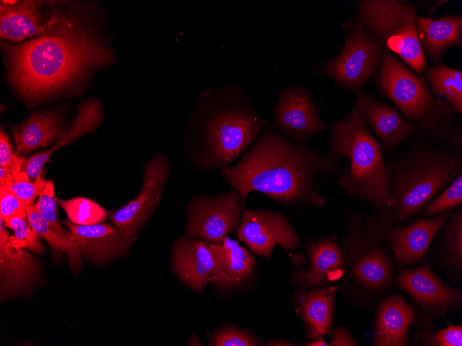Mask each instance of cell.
Returning a JSON list of instances; mask_svg holds the SVG:
<instances>
[{"label":"cell","mask_w":462,"mask_h":346,"mask_svg":"<svg viewBox=\"0 0 462 346\" xmlns=\"http://www.w3.org/2000/svg\"><path fill=\"white\" fill-rule=\"evenodd\" d=\"M220 170L222 178L241 199L259 191L290 206L323 207L324 179L346 173L341 158L319 151L308 142L295 143L268 125L237 164Z\"/></svg>","instance_id":"cell-1"},{"label":"cell","mask_w":462,"mask_h":346,"mask_svg":"<svg viewBox=\"0 0 462 346\" xmlns=\"http://www.w3.org/2000/svg\"><path fill=\"white\" fill-rule=\"evenodd\" d=\"M8 80L28 104L75 88L93 70L115 62L111 48L71 19L56 17L47 30L19 44H1Z\"/></svg>","instance_id":"cell-2"},{"label":"cell","mask_w":462,"mask_h":346,"mask_svg":"<svg viewBox=\"0 0 462 346\" xmlns=\"http://www.w3.org/2000/svg\"><path fill=\"white\" fill-rule=\"evenodd\" d=\"M241 86L206 89L187 116L183 153L199 172L231 165L268 125Z\"/></svg>","instance_id":"cell-3"},{"label":"cell","mask_w":462,"mask_h":346,"mask_svg":"<svg viewBox=\"0 0 462 346\" xmlns=\"http://www.w3.org/2000/svg\"><path fill=\"white\" fill-rule=\"evenodd\" d=\"M387 165L391 205L389 217L403 224L462 173V152L449 146H433L421 135Z\"/></svg>","instance_id":"cell-4"},{"label":"cell","mask_w":462,"mask_h":346,"mask_svg":"<svg viewBox=\"0 0 462 346\" xmlns=\"http://www.w3.org/2000/svg\"><path fill=\"white\" fill-rule=\"evenodd\" d=\"M378 75L380 92L391 99L424 139L462 152V133L456 113L429 91L425 78L383 50Z\"/></svg>","instance_id":"cell-5"},{"label":"cell","mask_w":462,"mask_h":346,"mask_svg":"<svg viewBox=\"0 0 462 346\" xmlns=\"http://www.w3.org/2000/svg\"><path fill=\"white\" fill-rule=\"evenodd\" d=\"M328 153L349 160V171L338 178L339 187L349 196L368 202L375 209L391 205L387 165L379 142L354 106L330 126Z\"/></svg>","instance_id":"cell-6"},{"label":"cell","mask_w":462,"mask_h":346,"mask_svg":"<svg viewBox=\"0 0 462 346\" xmlns=\"http://www.w3.org/2000/svg\"><path fill=\"white\" fill-rule=\"evenodd\" d=\"M340 244L344 273L337 285L338 291L352 307L371 312L392 284L393 256L385 245L368 238L364 215L355 210L344 213Z\"/></svg>","instance_id":"cell-7"},{"label":"cell","mask_w":462,"mask_h":346,"mask_svg":"<svg viewBox=\"0 0 462 346\" xmlns=\"http://www.w3.org/2000/svg\"><path fill=\"white\" fill-rule=\"evenodd\" d=\"M355 18L363 29L396 54L416 74L425 68L427 59L418 38V15L414 2L404 0H358Z\"/></svg>","instance_id":"cell-8"},{"label":"cell","mask_w":462,"mask_h":346,"mask_svg":"<svg viewBox=\"0 0 462 346\" xmlns=\"http://www.w3.org/2000/svg\"><path fill=\"white\" fill-rule=\"evenodd\" d=\"M344 44L335 57L312 68L313 75L332 79L335 86L355 94L380 65L383 48L355 17L342 24Z\"/></svg>","instance_id":"cell-9"},{"label":"cell","mask_w":462,"mask_h":346,"mask_svg":"<svg viewBox=\"0 0 462 346\" xmlns=\"http://www.w3.org/2000/svg\"><path fill=\"white\" fill-rule=\"evenodd\" d=\"M452 213L451 210L397 226L391 221L387 209H374L364 215V224L368 238L389 249L402 268L424 260L436 235Z\"/></svg>","instance_id":"cell-10"},{"label":"cell","mask_w":462,"mask_h":346,"mask_svg":"<svg viewBox=\"0 0 462 346\" xmlns=\"http://www.w3.org/2000/svg\"><path fill=\"white\" fill-rule=\"evenodd\" d=\"M396 284L420 308L414 325L416 332L434 330V319L462 309V291L442 281L428 262L415 268H400Z\"/></svg>","instance_id":"cell-11"},{"label":"cell","mask_w":462,"mask_h":346,"mask_svg":"<svg viewBox=\"0 0 462 346\" xmlns=\"http://www.w3.org/2000/svg\"><path fill=\"white\" fill-rule=\"evenodd\" d=\"M241 199L237 191L219 195H196L186 206L185 234L212 244H221L239 228Z\"/></svg>","instance_id":"cell-12"},{"label":"cell","mask_w":462,"mask_h":346,"mask_svg":"<svg viewBox=\"0 0 462 346\" xmlns=\"http://www.w3.org/2000/svg\"><path fill=\"white\" fill-rule=\"evenodd\" d=\"M272 116L271 126L295 143H307L317 133L330 128L313 93L302 82L281 88Z\"/></svg>","instance_id":"cell-13"},{"label":"cell","mask_w":462,"mask_h":346,"mask_svg":"<svg viewBox=\"0 0 462 346\" xmlns=\"http://www.w3.org/2000/svg\"><path fill=\"white\" fill-rule=\"evenodd\" d=\"M172 170V164L164 154H155L143 165V184L140 193L109 215V220L133 242L160 204Z\"/></svg>","instance_id":"cell-14"},{"label":"cell","mask_w":462,"mask_h":346,"mask_svg":"<svg viewBox=\"0 0 462 346\" xmlns=\"http://www.w3.org/2000/svg\"><path fill=\"white\" fill-rule=\"evenodd\" d=\"M237 236L256 255L270 260L275 247L293 251L302 242L294 227L281 212L266 209L242 211Z\"/></svg>","instance_id":"cell-15"},{"label":"cell","mask_w":462,"mask_h":346,"mask_svg":"<svg viewBox=\"0 0 462 346\" xmlns=\"http://www.w3.org/2000/svg\"><path fill=\"white\" fill-rule=\"evenodd\" d=\"M306 258L299 252L292 260L306 266L296 267L291 281L296 287L311 288L333 285L344 273V254L340 240L329 234L313 239L305 244Z\"/></svg>","instance_id":"cell-16"},{"label":"cell","mask_w":462,"mask_h":346,"mask_svg":"<svg viewBox=\"0 0 462 346\" xmlns=\"http://www.w3.org/2000/svg\"><path fill=\"white\" fill-rule=\"evenodd\" d=\"M42 278L41 262L27 250L17 247L0 218V299L30 292Z\"/></svg>","instance_id":"cell-17"},{"label":"cell","mask_w":462,"mask_h":346,"mask_svg":"<svg viewBox=\"0 0 462 346\" xmlns=\"http://www.w3.org/2000/svg\"><path fill=\"white\" fill-rule=\"evenodd\" d=\"M70 232L69 238L89 261L104 265L117 258L126 256L133 243L115 226L107 222L79 225L69 219L62 222Z\"/></svg>","instance_id":"cell-18"},{"label":"cell","mask_w":462,"mask_h":346,"mask_svg":"<svg viewBox=\"0 0 462 346\" xmlns=\"http://www.w3.org/2000/svg\"><path fill=\"white\" fill-rule=\"evenodd\" d=\"M355 95L354 106L379 139L382 151L394 150L418 133L416 126L403 118L391 106L363 90Z\"/></svg>","instance_id":"cell-19"},{"label":"cell","mask_w":462,"mask_h":346,"mask_svg":"<svg viewBox=\"0 0 462 346\" xmlns=\"http://www.w3.org/2000/svg\"><path fill=\"white\" fill-rule=\"evenodd\" d=\"M172 266L177 278L192 289L203 292L215 267L210 242L183 235L172 245Z\"/></svg>","instance_id":"cell-20"},{"label":"cell","mask_w":462,"mask_h":346,"mask_svg":"<svg viewBox=\"0 0 462 346\" xmlns=\"http://www.w3.org/2000/svg\"><path fill=\"white\" fill-rule=\"evenodd\" d=\"M337 291V285L295 289L292 305L303 323L308 341L324 336L331 338Z\"/></svg>","instance_id":"cell-21"},{"label":"cell","mask_w":462,"mask_h":346,"mask_svg":"<svg viewBox=\"0 0 462 346\" xmlns=\"http://www.w3.org/2000/svg\"><path fill=\"white\" fill-rule=\"evenodd\" d=\"M373 323V346H407L408 334L415 325L418 311L396 294L384 296L378 302Z\"/></svg>","instance_id":"cell-22"},{"label":"cell","mask_w":462,"mask_h":346,"mask_svg":"<svg viewBox=\"0 0 462 346\" xmlns=\"http://www.w3.org/2000/svg\"><path fill=\"white\" fill-rule=\"evenodd\" d=\"M215 267L210 281L223 290H233L246 283L256 267L254 256L239 242L226 238L221 244L210 243Z\"/></svg>","instance_id":"cell-23"},{"label":"cell","mask_w":462,"mask_h":346,"mask_svg":"<svg viewBox=\"0 0 462 346\" xmlns=\"http://www.w3.org/2000/svg\"><path fill=\"white\" fill-rule=\"evenodd\" d=\"M418 38L424 53L434 62L442 60L445 52L462 45V17L453 13L443 17H418Z\"/></svg>","instance_id":"cell-24"},{"label":"cell","mask_w":462,"mask_h":346,"mask_svg":"<svg viewBox=\"0 0 462 346\" xmlns=\"http://www.w3.org/2000/svg\"><path fill=\"white\" fill-rule=\"evenodd\" d=\"M41 3L37 1H24L12 6L1 3V38L19 41L44 34L56 16L44 19Z\"/></svg>","instance_id":"cell-25"},{"label":"cell","mask_w":462,"mask_h":346,"mask_svg":"<svg viewBox=\"0 0 462 346\" xmlns=\"http://www.w3.org/2000/svg\"><path fill=\"white\" fill-rule=\"evenodd\" d=\"M10 128L19 155L49 146L66 131L55 110L34 112L24 124Z\"/></svg>","instance_id":"cell-26"},{"label":"cell","mask_w":462,"mask_h":346,"mask_svg":"<svg viewBox=\"0 0 462 346\" xmlns=\"http://www.w3.org/2000/svg\"><path fill=\"white\" fill-rule=\"evenodd\" d=\"M102 106L98 100L93 99L84 103L79 108L78 113L69 128L52 147L28 158L23 167V171L26 173L32 180L41 177L43 167L50 156L62 146L95 129L102 120Z\"/></svg>","instance_id":"cell-27"},{"label":"cell","mask_w":462,"mask_h":346,"mask_svg":"<svg viewBox=\"0 0 462 346\" xmlns=\"http://www.w3.org/2000/svg\"><path fill=\"white\" fill-rule=\"evenodd\" d=\"M434 256L438 266L452 280L462 275V207L456 208L434 239Z\"/></svg>","instance_id":"cell-28"},{"label":"cell","mask_w":462,"mask_h":346,"mask_svg":"<svg viewBox=\"0 0 462 346\" xmlns=\"http://www.w3.org/2000/svg\"><path fill=\"white\" fill-rule=\"evenodd\" d=\"M425 75L433 95L445 99L456 114H462V72L443 64L427 66Z\"/></svg>","instance_id":"cell-29"},{"label":"cell","mask_w":462,"mask_h":346,"mask_svg":"<svg viewBox=\"0 0 462 346\" xmlns=\"http://www.w3.org/2000/svg\"><path fill=\"white\" fill-rule=\"evenodd\" d=\"M26 218L33 229L49 244L53 251L64 252L69 266L74 270L80 269L83 255L75 242L54 233L35 205L26 207Z\"/></svg>","instance_id":"cell-30"},{"label":"cell","mask_w":462,"mask_h":346,"mask_svg":"<svg viewBox=\"0 0 462 346\" xmlns=\"http://www.w3.org/2000/svg\"><path fill=\"white\" fill-rule=\"evenodd\" d=\"M57 202L65 211L68 219L79 225H91L102 222L108 211L95 202L84 197L69 200L55 198Z\"/></svg>","instance_id":"cell-31"},{"label":"cell","mask_w":462,"mask_h":346,"mask_svg":"<svg viewBox=\"0 0 462 346\" xmlns=\"http://www.w3.org/2000/svg\"><path fill=\"white\" fill-rule=\"evenodd\" d=\"M3 224L6 227L13 231L14 236H11V239L17 247L26 248L36 254L45 251L41 236L33 229L26 215L12 217L3 222Z\"/></svg>","instance_id":"cell-32"},{"label":"cell","mask_w":462,"mask_h":346,"mask_svg":"<svg viewBox=\"0 0 462 346\" xmlns=\"http://www.w3.org/2000/svg\"><path fill=\"white\" fill-rule=\"evenodd\" d=\"M462 204V173L459 174L441 193L429 201L421 213L433 217L451 211Z\"/></svg>","instance_id":"cell-33"},{"label":"cell","mask_w":462,"mask_h":346,"mask_svg":"<svg viewBox=\"0 0 462 346\" xmlns=\"http://www.w3.org/2000/svg\"><path fill=\"white\" fill-rule=\"evenodd\" d=\"M211 346H258L263 343L247 329L228 325L208 334Z\"/></svg>","instance_id":"cell-34"},{"label":"cell","mask_w":462,"mask_h":346,"mask_svg":"<svg viewBox=\"0 0 462 346\" xmlns=\"http://www.w3.org/2000/svg\"><path fill=\"white\" fill-rule=\"evenodd\" d=\"M34 205L54 233L65 239L70 240L69 231L64 229L58 219L57 206L54 195L53 180L47 181L46 186Z\"/></svg>","instance_id":"cell-35"},{"label":"cell","mask_w":462,"mask_h":346,"mask_svg":"<svg viewBox=\"0 0 462 346\" xmlns=\"http://www.w3.org/2000/svg\"><path fill=\"white\" fill-rule=\"evenodd\" d=\"M413 341L421 346H461L462 326L448 323L443 329L423 333L415 331Z\"/></svg>","instance_id":"cell-36"},{"label":"cell","mask_w":462,"mask_h":346,"mask_svg":"<svg viewBox=\"0 0 462 346\" xmlns=\"http://www.w3.org/2000/svg\"><path fill=\"white\" fill-rule=\"evenodd\" d=\"M26 207L8 184L0 186V217L3 222L15 216L26 215Z\"/></svg>","instance_id":"cell-37"},{"label":"cell","mask_w":462,"mask_h":346,"mask_svg":"<svg viewBox=\"0 0 462 346\" xmlns=\"http://www.w3.org/2000/svg\"><path fill=\"white\" fill-rule=\"evenodd\" d=\"M47 180L41 177L33 181L20 180L8 182L12 191L21 200L26 206L33 205L37 196H39L44 190Z\"/></svg>","instance_id":"cell-38"},{"label":"cell","mask_w":462,"mask_h":346,"mask_svg":"<svg viewBox=\"0 0 462 346\" xmlns=\"http://www.w3.org/2000/svg\"><path fill=\"white\" fill-rule=\"evenodd\" d=\"M26 158L19 155L12 151V147L8 135L2 128L0 130V166L19 173L23 171V167Z\"/></svg>","instance_id":"cell-39"},{"label":"cell","mask_w":462,"mask_h":346,"mask_svg":"<svg viewBox=\"0 0 462 346\" xmlns=\"http://www.w3.org/2000/svg\"><path fill=\"white\" fill-rule=\"evenodd\" d=\"M331 342L327 346H357L360 345L354 336L344 327L334 328Z\"/></svg>","instance_id":"cell-40"},{"label":"cell","mask_w":462,"mask_h":346,"mask_svg":"<svg viewBox=\"0 0 462 346\" xmlns=\"http://www.w3.org/2000/svg\"><path fill=\"white\" fill-rule=\"evenodd\" d=\"M446 0H423L414 2L417 8H421L424 10L426 17H431V15L443 4L447 3Z\"/></svg>","instance_id":"cell-41"},{"label":"cell","mask_w":462,"mask_h":346,"mask_svg":"<svg viewBox=\"0 0 462 346\" xmlns=\"http://www.w3.org/2000/svg\"><path fill=\"white\" fill-rule=\"evenodd\" d=\"M264 345H270V346H293V345H296L284 339H271L264 343Z\"/></svg>","instance_id":"cell-42"},{"label":"cell","mask_w":462,"mask_h":346,"mask_svg":"<svg viewBox=\"0 0 462 346\" xmlns=\"http://www.w3.org/2000/svg\"><path fill=\"white\" fill-rule=\"evenodd\" d=\"M1 3L8 6H12L17 3L18 1H1Z\"/></svg>","instance_id":"cell-43"}]
</instances>
